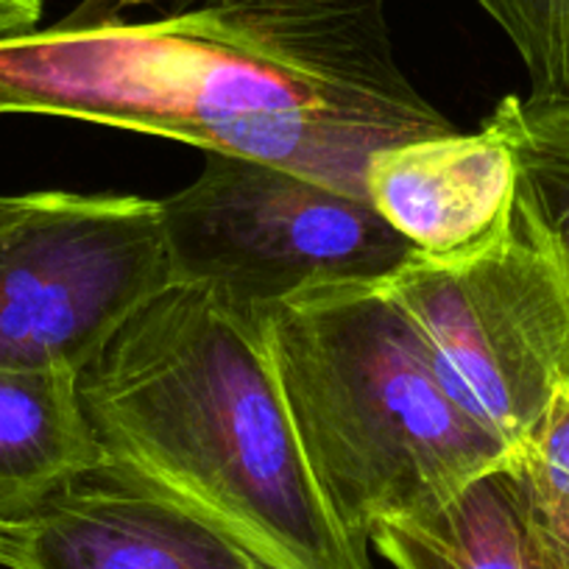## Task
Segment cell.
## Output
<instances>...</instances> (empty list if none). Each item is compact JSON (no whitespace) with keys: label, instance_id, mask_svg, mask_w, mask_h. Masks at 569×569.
I'll list each match as a JSON object with an SVG mask.
<instances>
[{"label":"cell","instance_id":"5b68a950","mask_svg":"<svg viewBox=\"0 0 569 569\" xmlns=\"http://www.w3.org/2000/svg\"><path fill=\"white\" fill-rule=\"evenodd\" d=\"M430 349L452 397L517 458L569 386V291L519 204L456 254L416 251L382 282Z\"/></svg>","mask_w":569,"mask_h":569},{"label":"cell","instance_id":"3957f363","mask_svg":"<svg viewBox=\"0 0 569 569\" xmlns=\"http://www.w3.org/2000/svg\"><path fill=\"white\" fill-rule=\"evenodd\" d=\"M262 338L310 475L358 545L371 547L380 519L441 506L513 463L382 282L305 293L262 319Z\"/></svg>","mask_w":569,"mask_h":569},{"label":"cell","instance_id":"9a60e30c","mask_svg":"<svg viewBox=\"0 0 569 569\" xmlns=\"http://www.w3.org/2000/svg\"><path fill=\"white\" fill-rule=\"evenodd\" d=\"M42 18V0H0V40L37 31Z\"/></svg>","mask_w":569,"mask_h":569},{"label":"cell","instance_id":"7a4b0ae2","mask_svg":"<svg viewBox=\"0 0 569 569\" xmlns=\"http://www.w3.org/2000/svg\"><path fill=\"white\" fill-rule=\"evenodd\" d=\"M103 456L273 569H371L310 475L262 321L171 284L79 375Z\"/></svg>","mask_w":569,"mask_h":569},{"label":"cell","instance_id":"2e32d148","mask_svg":"<svg viewBox=\"0 0 569 569\" xmlns=\"http://www.w3.org/2000/svg\"><path fill=\"white\" fill-rule=\"evenodd\" d=\"M0 569H31L29 525L0 522Z\"/></svg>","mask_w":569,"mask_h":569},{"label":"cell","instance_id":"30bf717a","mask_svg":"<svg viewBox=\"0 0 569 569\" xmlns=\"http://www.w3.org/2000/svg\"><path fill=\"white\" fill-rule=\"evenodd\" d=\"M103 458L79 375L0 369V522L29 525Z\"/></svg>","mask_w":569,"mask_h":569},{"label":"cell","instance_id":"5bb4252c","mask_svg":"<svg viewBox=\"0 0 569 569\" xmlns=\"http://www.w3.org/2000/svg\"><path fill=\"white\" fill-rule=\"evenodd\" d=\"M525 489H528L530 511H533L536 528H539L547 552H550L552 567L569 569V497L547 495V491L533 489L528 480H525Z\"/></svg>","mask_w":569,"mask_h":569},{"label":"cell","instance_id":"7c38bea8","mask_svg":"<svg viewBox=\"0 0 569 569\" xmlns=\"http://www.w3.org/2000/svg\"><path fill=\"white\" fill-rule=\"evenodd\" d=\"M511 40L530 101L569 103V0H475Z\"/></svg>","mask_w":569,"mask_h":569},{"label":"cell","instance_id":"ba28073f","mask_svg":"<svg viewBox=\"0 0 569 569\" xmlns=\"http://www.w3.org/2000/svg\"><path fill=\"white\" fill-rule=\"evenodd\" d=\"M363 190L419 254H456L511 218L517 160L500 126L486 118L478 131L452 129L375 151Z\"/></svg>","mask_w":569,"mask_h":569},{"label":"cell","instance_id":"52a82bcc","mask_svg":"<svg viewBox=\"0 0 569 569\" xmlns=\"http://www.w3.org/2000/svg\"><path fill=\"white\" fill-rule=\"evenodd\" d=\"M31 528V569H273L182 502L103 458Z\"/></svg>","mask_w":569,"mask_h":569},{"label":"cell","instance_id":"8992f818","mask_svg":"<svg viewBox=\"0 0 569 569\" xmlns=\"http://www.w3.org/2000/svg\"><path fill=\"white\" fill-rule=\"evenodd\" d=\"M171 284L160 201L0 196V369L81 375Z\"/></svg>","mask_w":569,"mask_h":569},{"label":"cell","instance_id":"e0dca14e","mask_svg":"<svg viewBox=\"0 0 569 569\" xmlns=\"http://www.w3.org/2000/svg\"><path fill=\"white\" fill-rule=\"evenodd\" d=\"M114 7H137V3H160V0H109Z\"/></svg>","mask_w":569,"mask_h":569},{"label":"cell","instance_id":"9c48e42d","mask_svg":"<svg viewBox=\"0 0 569 569\" xmlns=\"http://www.w3.org/2000/svg\"><path fill=\"white\" fill-rule=\"evenodd\" d=\"M371 545L393 569H556L513 463L441 506L380 519Z\"/></svg>","mask_w":569,"mask_h":569},{"label":"cell","instance_id":"4fadbf2b","mask_svg":"<svg viewBox=\"0 0 569 569\" xmlns=\"http://www.w3.org/2000/svg\"><path fill=\"white\" fill-rule=\"evenodd\" d=\"M513 467L533 489L569 497V386L558 388Z\"/></svg>","mask_w":569,"mask_h":569},{"label":"cell","instance_id":"6da1fadb","mask_svg":"<svg viewBox=\"0 0 569 569\" xmlns=\"http://www.w3.org/2000/svg\"><path fill=\"white\" fill-rule=\"evenodd\" d=\"M9 112L168 137L358 199L375 151L456 129L397 62L386 0H210L149 23L84 0L0 40Z\"/></svg>","mask_w":569,"mask_h":569},{"label":"cell","instance_id":"8fae6325","mask_svg":"<svg viewBox=\"0 0 569 569\" xmlns=\"http://www.w3.org/2000/svg\"><path fill=\"white\" fill-rule=\"evenodd\" d=\"M489 120L517 160V204L556 257L569 291V103L506 96Z\"/></svg>","mask_w":569,"mask_h":569},{"label":"cell","instance_id":"277c9868","mask_svg":"<svg viewBox=\"0 0 569 569\" xmlns=\"http://www.w3.org/2000/svg\"><path fill=\"white\" fill-rule=\"evenodd\" d=\"M160 204L173 284L254 321L321 288L386 282L416 254L369 199L246 157L204 154Z\"/></svg>","mask_w":569,"mask_h":569}]
</instances>
